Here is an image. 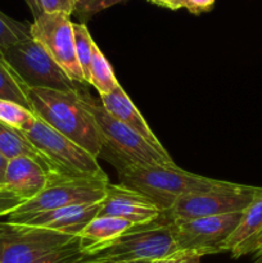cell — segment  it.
<instances>
[{
	"label": "cell",
	"instance_id": "836d02e7",
	"mask_svg": "<svg viewBox=\"0 0 262 263\" xmlns=\"http://www.w3.org/2000/svg\"><path fill=\"white\" fill-rule=\"evenodd\" d=\"M130 263H152V262H130Z\"/></svg>",
	"mask_w": 262,
	"mask_h": 263
},
{
	"label": "cell",
	"instance_id": "ba28073f",
	"mask_svg": "<svg viewBox=\"0 0 262 263\" xmlns=\"http://www.w3.org/2000/svg\"><path fill=\"white\" fill-rule=\"evenodd\" d=\"M261 187L231 182L229 186L179 198L163 215L170 221L241 213Z\"/></svg>",
	"mask_w": 262,
	"mask_h": 263
},
{
	"label": "cell",
	"instance_id": "7c38bea8",
	"mask_svg": "<svg viewBox=\"0 0 262 263\" xmlns=\"http://www.w3.org/2000/svg\"><path fill=\"white\" fill-rule=\"evenodd\" d=\"M50 172L39 162L27 157L10 159L3 184L0 185V217L17 205L32 199L45 189Z\"/></svg>",
	"mask_w": 262,
	"mask_h": 263
},
{
	"label": "cell",
	"instance_id": "d4e9b609",
	"mask_svg": "<svg viewBox=\"0 0 262 263\" xmlns=\"http://www.w3.org/2000/svg\"><path fill=\"white\" fill-rule=\"evenodd\" d=\"M121 2L125 0H76L73 14H76V17L85 23L99 12Z\"/></svg>",
	"mask_w": 262,
	"mask_h": 263
},
{
	"label": "cell",
	"instance_id": "3957f363",
	"mask_svg": "<svg viewBox=\"0 0 262 263\" xmlns=\"http://www.w3.org/2000/svg\"><path fill=\"white\" fill-rule=\"evenodd\" d=\"M120 184L153 200L166 212L179 198L229 186L230 181L210 179L185 171L176 164H118Z\"/></svg>",
	"mask_w": 262,
	"mask_h": 263
},
{
	"label": "cell",
	"instance_id": "4dcf8cb0",
	"mask_svg": "<svg viewBox=\"0 0 262 263\" xmlns=\"http://www.w3.org/2000/svg\"><path fill=\"white\" fill-rule=\"evenodd\" d=\"M25 2H26V4H27V7L30 8L31 13H32L33 20H35V18H38V17H40V15L43 14L40 7H39L38 0H25Z\"/></svg>",
	"mask_w": 262,
	"mask_h": 263
},
{
	"label": "cell",
	"instance_id": "30bf717a",
	"mask_svg": "<svg viewBox=\"0 0 262 263\" xmlns=\"http://www.w3.org/2000/svg\"><path fill=\"white\" fill-rule=\"evenodd\" d=\"M31 37L43 45L72 81L86 84L76 58L73 22L69 15L43 13L31 23Z\"/></svg>",
	"mask_w": 262,
	"mask_h": 263
},
{
	"label": "cell",
	"instance_id": "f1b7e54d",
	"mask_svg": "<svg viewBox=\"0 0 262 263\" xmlns=\"http://www.w3.org/2000/svg\"><path fill=\"white\" fill-rule=\"evenodd\" d=\"M215 5V0H182V8L193 14H200L211 10Z\"/></svg>",
	"mask_w": 262,
	"mask_h": 263
},
{
	"label": "cell",
	"instance_id": "5b68a950",
	"mask_svg": "<svg viewBox=\"0 0 262 263\" xmlns=\"http://www.w3.org/2000/svg\"><path fill=\"white\" fill-rule=\"evenodd\" d=\"M0 55L25 87L80 91L79 84L67 76L35 39L28 37L14 45L0 49Z\"/></svg>",
	"mask_w": 262,
	"mask_h": 263
},
{
	"label": "cell",
	"instance_id": "f546056e",
	"mask_svg": "<svg viewBox=\"0 0 262 263\" xmlns=\"http://www.w3.org/2000/svg\"><path fill=\"white\" fill-rule=\"evenodd\" d=\"M148 2L171 10H177L182 8V0H148Z\"/></svg>",
	"mask_w": 262,
	"mask_h": 263
},
{
	"label": "cell",
	"instance_id": "d6a6232c",
	"mask_svg": "<svg viewBox=\"0 0 262 263\" xmlns=\"http://www.w3.org/2000/svg\"><path fill=\"white\" fill-rule=\"evenodd\" d=\"M251 263H262V253L256 254V257H254L253 262H251Z\"/></svg>",
	"mask_w": 262,
	"mask_h": 263
},
{
	"label": "cell",
	"instance_id": "cb8c5ba5",
	"mask_svg": "<svg viewBox=\"0 0 262 263\" xmlns=\"http://www.w3.org/2000/svg\"><path fill=\"white\" fill-rule=\"evenodd\" d=\"M82 249L84 241L80 236H76L64 246L49 252L35 263H80L82 258Z\"/></svg>",
	"mask_w": 262,
	"mask_h": 263
},
{
	"label": "cell",
	"instance_id": "7a4b0ae2",
	"mask_svg": "<svg viewBox=\"0 0 262 263\" xmlns=\"http://www.w3.org/2000/svg\"><path fill=\"white\" fill-rule=\"evenodd\" d=\"M25 87V86H23ZM33 115L99 158L103 144L91 113L85 108L79 91L25 87Z\"/></svg>",
	"mask_w": 262,
	"mask_h": 263
},
{
	"label": "cell",
	"instance_id": "7402d4cb",
	"mask_svg": "<svg viewBox=\"0 0 262 263\" xmlns=\"http://www.w3.org/2000/svg\"><path fill=\"white\" fill-rule=\"evenodd\" d=\"M73 36H74V49H76V58L81 67L82 74L86 84H89L90 79V64L92 58V49L95 41L92 40L90 31L86 23H73Z\"/></svg>",
	"mask_w": 262,
	"mask_h": 263
},
{
	"label": "cell",
	"instance_id": "ffe728a7",
	"mask_svg": "<svg viewBox=\"0 0 262 263\" xmlns=\"http://www.w3.org/2000/svg\"><path fill=\"white\" fill-rule=\"evenodd\" d=\"M0 99L14 102L31 110L25 87L14 72L0 55Z\"/></svg>",
	"mask_w": 262,
	"mask_h": 263
},
{
	"label": "cell",
	"instance_id": "603a6c76",
	"mask_svg": "<svg viewBox=\"0 0 262 263\" xmlns=\"http://www.w3.org/2000/svg\"><path fill=\"white\" fill-rule=\"evenodd\" d=\"M31 37V23L21 22L0 10V49Z\"/></svg>",
	"mask_w": 262,
	"mask_h": 263
},
{
	"label": "cell",
	"instance_id": "ac0fdd59",
	"mask_svg": "<svg viewBox=\"0 0 262 263\" xmlns=\"http://www.w3.org/2000/svg\"><path fill=\"white\" fill-rule=\"evenodd\" d=\"M133 223L125 220L108 216H97L80 233V238L84 241V248L94 244L105 243L108 240L117 238L127 229H130Z\"/></svg>",
	"mask_w": 262,
	"mask_h": 263
},
{
	"label": "cell",
	"instance_id": "484cf974",
	"mask_svg": "<svg viewBox=\"0 0 262 263\" xmlns=\"http://www.w3.org/2000/svg\"><path fill=\"white\" fill-rule=\"evenodd\" d=\"M38 3L43 13H61L71 17L76 0H38Z\"/></svg>",
	"mask_w": 262,
	"mask_h": 263
},
{
	"label": "cell",
	"instance_id": "4316f807",
	"mask_svg": "<svg viewBox=\"0 0 262 263\" xmlns=\"http://www.w3.org/2000/svg\"><path fill=\"white\" fill-rule=\"evenodd\" d=\"M230 253L234 258H239V257L247 256V254H254L256 256V254L262 253V231L257 234L256 236L249 239V240L244 241L243 244L236 247Z\"/></svg>",
	"mask_w": 262,
	"mask_h": 263
},
{
	"label": "cell",
	"instance_id": "4fadbf2b",
	"mask_svg": "<svg viewBox=\"0 0 262 263\" xmlns=\"http://www.w3.org/2000/svg\"><path fill=\"white\" fill-rule=\"evenodd\" d=\"M162 215L163 210L141 193L122 184L108 182L98 216L121 218L133 225H139L157 220Z\"/></svg>",
	"mask_w": 262,
	"mask_h": 263
},
{
	"label": "cell",
	"instance_id": "1f68e13d",
	"mask_svg": "<svg viewBox=\"0 0 262 263\" xmlns=\"http://www.w3.org/2000/svg\"><path fill=\"white\" fill-rule=\"evenodd\" d=\"M8 163H9V159L4 156V154L0 152V185L3 184L5 177V172H7L8 168Z\"/></svg>",
	"mask_w": 262,
	"mask_h": 263
},
{
	"label": "cell",
	"instance_id": "5bb4252c",
	"mask_svg": "<svg viewBox=\"0 0 262 263\" xmlns=\"http://www.w3.org/2000/svg\"><path fill=\"white\" fill-rule=\"evenodd\" d=\"M99 208L100 202L91 203V204L68 205V207L57 208V210L33 213V215L7 218V222L79 236L85 226L99 215Z\"/></svg>",
	"mask_w": 262,
	"mask_h": 263
},
{
	"label": "cell",
	"instance_id": "6da1fadb",
	"mask_svg": "<svg viewBox=\"0 0 262 263\" xmlns=\"http://www.w3.org/2000/svg\"><path fill=\"white\" fill-rule=\"evenodd\" d=\"M177 252L172 223L164 215L133 225L117 238L82 249L80 263L153 262Z\"/></svg>",
	"mask_w": 262,
	"mask_h": 263
},
{
	"label": "cell",
	"instance_id": "9a60e30c",
	"mask_svg": "<svg viewBox=\"0 0 262 263\" xmlns=\"http://www.w3.org/2000/svg\"><path fill=\"white\" fill-rule=\"evenodd\" d=\"M99 100L103 107H104V109L110 116L117 118L118 121H121L126 126H128L131 130H134L139 135L143 136L162 156L171 157L169 154V152L166 151V148L162 145L161 141L158 140V138L154 135V133L149 127L145 118L141 116V113L139 112V109L135 107L133 100L126 94V91L123 90V87L121 85H118L117 89L110 92V94L99 95Z\"/></svg>",
	"mask_w": 262,
	"mask_h": 263
},
{
	"label": "cell",
	"instance_id": "9c48e42d",
	"mask_svg": "<svg viewBox=\"0 0 262 263\" xmlns=\"http://www.w3.org/2000/svg\"><path fill=\"white\" fill-rule=\"evenodd\" d=\"M76 236L46 229L0 222V263H35Z\"/></svg>",
	"mask_w": 262,
	"mask_h": 263
},
{
	"label": "cell",
	"instance_id": "277c9868",
	"mask_svg": "<svg viewBox=\"0 0 262 263\" xmlns=\"http://www.w3.org/2000/svg\"><path fill=\"white\" fill-rule=\"evenodd\" d=\"M79 94L82 104L94 118L98 134L103 144V151L107 149L109 152L115 166L118 164L149 166V164L174 163L171 157L162 156L143 136L110 116L104 109L100 100H97L87 92L79 91Z\"/></svg>",
	"mask_w": 262,
	"mask_h": 263
},
{
	"label": "cell",
	"instance_id": "83f0119b",
	"mask_svg": "<svg viewBox=\"0 0 262 263\" xmlns=\"http://www.w3.org/2000/svg\"><path fill=\"white\" fill-rule=\"evenodd\" d=\"M203 254L199 252L177 251L164 258L153 261L152 263H200Z\"/></svg>",
	"mask_w": 262,
	"mask_h": 263
},
{
	"label": "cell",
	"instance_id": "52a82bcc",
	"mask_svg": "<svg viewBox=\"0 0 262 263\" xmlns=\"http://www.w3.org/2000/svg\"><path fill=\"white\" fill-rule=\"evenodd\" d=\"M108 176H63L50 172L49 182L35 198L13 208L5 218L33 215L76 204H91L104 199Z\"/></svg>",
	"mask_w": 262,
	"mask_h": 263
},
{
	"label": "cell",
	"instance_id": "e0dca14e",
	"mask_svg": "<svg viewBox=\"0 0 262 263\" xmlns=\"http://www.w3.org/2000/svg\"><path fill=\"white\" fill-rule=\"evenodd\" d=\"M0 152L7 157L8 159L20 158V157H27V158L35 159L41 164L46 171L50 172L48 162L43 157V154L30 143L25 134L20 130L9 127L0 122Z\"/></svg>",
	"mask_w": 262,
	"mask_h": 263
},
{
	"label": "cell",
	"instance_id": "44dd1931",
	"mask_svg": "<svg viewBox=\"0 0 262 263\" xmlns=\"http://www.w3.org/2000/svg\"><path fill=\"white\" fill-rule=\"evenodd\" d=\"M38 121L32 110L14 102L0 99V122L20 131H28Z\"/></svg>",
	"mask_w": 262,
	"mask_h": 263
},
{
	"label": "cell",
	"instance_id": "d6986e66",
	"mask_svg": "<svg viewBox=\"0 0 262 263\" xmlns=\"http://www.w3.org/2000/svg\"><path fill=\"white\" fill-rule=\"evenodd\" d=\"M89 84L92 85L98 90L99 95L110 94L120 85V82L116 79L112 66L104 57V54L102 53L97 43H95L94 49H92Z\"/></svg>",
	"mask_w": 262,
	"mask_h": 263
},
{
	"label": "cell",
	"instance_id": "8992f818",
	"mask_svg": "<svg viewBox=\"0 0 262 263\" xmlns=\"http://www.w3.org/2000/svg\"><path fill=\"white\" fill-rule=\"evenodd\" d=\"M22 133L43 154L53 174L81 177L107 176L97 157L39 118L30 130Z\"/></svg>",
	"mask_w": 262,
	"mask_h": 263
},
{
	"label": "cell",
	"instance_id": "8fae6325",
	"mask_svg": "<svg viewBox=\"0 0 262 263\" xmlns=\"http://www.w3.org/2000/svg\"><path fill=\"white\" fill-rule=\"evenodd\" d=\"M241 213L171 221L177 251L199 252L203 256L222 253L221 247L238 226Z\"/></svg>",
	"mask_w": 262,
	"mask_h": 263
},
{
	"label": "cell",
	"instance_id": "2e32d148",
	"mask_svg": "<svg viewBox=\"0 0 262 263\" xmlns=\"http://www.w3.org/2000/svg\"><path fill=\"white\" fill-rule=\"evenodd\" d=\"M262 231V187L251 204L241 212L235 230L221 247L222 252H231Z\"/></svg>",
	"mask_w": 262,
	"mask_h": 263
}]
</instances>
